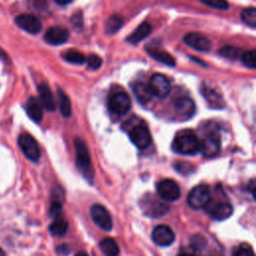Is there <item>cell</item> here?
Segmentation results:
<instances>
[{
  "instance_id": "cell-1",
  "label": "cell",
  "mask_w": 256,
  "mask_h": 256,
  "mask_svg": "<svg viewBox=\"0 0 256 256\" xmlns=\"http://www.w3.org/2000/svg\"><path fill=\"white\" fill-rule=\"evenodd\" d=\"M200 140L189 131H183L177 134L172 142V150L183 155H192L199 151Z\"/></svg>"
},
{
  "instance_id": "cell-2",
  "label": "cell",
  "mask_w": 256,
  "mask_h": 256,
  "mask_svg": "<svg viewBox=\"0 0 256 256\" xmlns=\"http://www.w3.org/2000/svg\"><path fill=\"white\" fill-rule=\"evenodd\" d=\"M76 151V165L79 172L83 175L85 179L92 182L93 180V168L91 163V158L89 150L83 140L77 138L74 142Z\"/></svg>"
},
{
  "instance_id": "cell-3",
  "label": "cell",
  "mask_w": 256,
  "mask_h": 256,
  "mask_svg": "<svg viewBox=\"0 0 256 256\" xmlns=\"http://www.w3.org/2000/svg\"><path fill=\"white\" fill-rule=\"evenodd\" d=\"M210 200V190L205 184H200L192 188L189 192L187 201L191 208L197 210L204 208Z\"/></svg>"
},
{
  "instance_id": "cell-4",
  "label": "cell",
  "mask_w": 256,
  "mask_h": 256,
  "mask_svg": "<svg viewBox=\"0 0 256 256\" xmlns=\"http://www.w3.org/2000/svg\"><path fill=\"white\" fill-rule=\"evenodd\" d=\"M18 144L24 155L31 161L36 162L40 158V149L36 140L28 133H22L18 138Z\"/></svg>"
},
{
  "instance_id": "cell-5",
  "label": "cell",
  "mask_w": 256,
  "mask_h": 256,
  "mask_svg": "<svg viewBox=\"0 0 256 256\" xmlns=\"http://www.w3.org/2000/svg\"><path fill=\"white\" fill-rule=\"evenodd\" d=\"M148 86L152 95L158 98L167 97L171 90V85L169 80L166 78V76L160 73H155L151 76Z\"/></svg>"
},
{
  "instance_id": "cell-6",
  "label": "cell",
  "mask_w": 256,
  "mask_h": 256,
  "mask_svg": "<svg viewBox=\"0 0 256 256\" xmlns=\"http://www.w3.org/2000/svg\"><path fill=\"white\" fill-rule=\"evenodd\" d=\"M204 208L213 219L219 221L228 218L233 212L232 205L225 201L209 200V202L206 204Z\"/></svg>"
},
{
  "instance_id": "cell-7",
  "label": "cell",
  "mask_w": 256,
  "mask_h": 256,
  "mask_svg": "<svg viewBox=\"0 0 256 256\" xmlns=\"http://www.w3.org/2000/svg\"><path fill=\"white\" fill-rule=\"evenodd\" d=\"M157 192L165 201H175L180 197V188L172 179H163L157 184Z\"/></svg>"
},
{
  "instance_id": "cell-8",
  "label": "cell",
  "mask_w": 256,
  "mask_h": 256,
  "mask_svg": "<svg viewBox=\"0 0 256 256\" xmlns=\"http://www.w3.org/2000/svg\"><path fill=\"white\" fill-rule=\"evenodd\" d=\"M129 137L134 145L139 149H145L151 144V134L149 129L143 125L138 124L129 130Z\"/></svg>"
},
{
  "instance_id": "cell-9",
  "label": "cell",
  "mask_w": 256,
  "mask_h": 256,
  "mask_svg": "<svg viewBox=\"0 0 256 256\" xmlns=\"http://www.w3.org/2000/svg\"><path fill=\"white\" fill-rule=\"evenodd\" d=\"M221 141L217 133L211 132L200 141L199 151L205 157H214L220 152Z\"/></svg>"
},
{
  "instance_id": "cell-10",
  "label": "cell",
  "mask_w": 256,
  "mask_h": 256,
  "mask_svg": "<svg viewBox=\"0 0 256 256\" xmlns=\"http://www.w3.org/2000/svg\"><path fill=\"white\" fill-rule=\"evenodd\" d=\"M91 217L93 221L103 230L109 231L112 229V219L108 210L101 204H94L91 207Z\"/></svg>"
},
{
  "instance_id": "cell-11",
  "label": "cell",
  "mask_w": 256,
  "mask_h": 256,
  "mask_svg": "<svg viewBox=\"0 0 256 256\" xmlns=\"http://www.w3.org/2000/svg\"><path fill=\"white\" fill-rule=\"evenodd\" d=\"M109 109L118 115L127 113L131 107V100L125 92H117L109 99Z\"/></svg>"
},
{
  "instance_id": "cell-12",
  "label": "cell",
  "mask_w": 256,
  "mask_h": 256,
  "mask_svg": "<svg viewBox=\"0 0 256 256\" xmlns=\"http://www.w3.org/2000/svg\"><path fill=\"white\" fill-rule=\"evenodd\" d=\"M152 239L159 246H169L175 240L173 230L167 225H158L152 231Z\"/></svg>"
},
{
  "instance_id": "cell-13",
  "label": "cell",
  "mask_w": 256,
  "mask_h": 256,
  "mask_svg": "<svg viewBox=\"0 0 256 256\" xmlns=\"http://www.w3.org/2000/svg\"><path fill=\"white\" fill-rule=\"evenodd\" d=\"M15 22L21 29L30 34H37L42 29L41 22L31 14H20L15 18Z\"/></svg>"
},
{
  "instance_id": "cell-14",
  "label": "cell",
  "mask_w": 256,
  "mask_h": 256,
  "mask_svg": "<svg viewBox=\"0 0 256 256\" xmlns=\"http://www.w3.org/2000/svg\"><path fill=\"white\" fill-rule=\"evenodd\" d=\"M184 42L191 48L201 51V52H208L211 49V42L210 40L205 37L204 35L197 33V32H192L188 33L184 36Z\"/></svg>"
},
{
  "instance_id": "cell-15",
  "label": "cell",
  "mask_w": 256,
  "mask_h": 256,
  "mask_svg": "<svg viewBox=\"0 0 256 256\" xmlns=\"http://www.w3.org/2000/svg\"><path fill=\"white\" fill-rule=\"evenodd\" d=\"M173 108L175 112L183 117L184 119H188L195 113V103L192 99L186 96H181L174 100Z\"/></svg>"
},
{
  "instance_id": "cell-16",
  "label": "cell",
  "mask_w": 256,
  "mask_h": 256,
  "mask_svg": "<svg viewBox=\"0 0 256 256\" xmlns=\"http://www.w3.org/2000/svg\"><path fill=\"white\" fill-rule=\"evenodd\" d=\"M69 38V31L61 26H53L49 28L45 35V41L50 45H61L64 44Z\"/></svg>"
},
{
  "instance_id": "cell-17",
  "label": "cell",
  "mask_w": 256,
  "mask_h": 256,
  "mask_svg": "<svg viewBox=\"0 0 256 256\" xmlns=\"http://www.w3.org/2000/svg\"><path fill=\"white\" fill-rule=\"evenodd\" d=\"M38 93H39V98L42 106L48 111H54L56 105H55L54 96L49 86L45 83L38 85Z\"/></svg>"
},
{
  "instance_id": "cell-18",
  "label": "cell",
  "mask_w": 256,
  "mask_h": 256,
  "mask_svg": "<svg viewBox=\"0 0 256 256\" xmlns=\"http://www.w3.org/2000/svg\"><path fill=\"white\" fill-rule=\"evenodd\" d=\"M143 209L147 215H150L151 217H159L165 214L169 210V207L166 204L162 202H158L153 198V199H145V204L143 206Z\"/></svg>"
},
{
  "instance_id": "cell-19",
  "label": "cell",
  "mask_w": 256,
  "mask_h": 256,
  "mask_svg": "<svg viewBox=\"0 0 256 256\" xmlns=\"http://www.w3.org/2000/svg\"><path fill=\"white\" fill-rule=\"evenodd\" d=\"M201 91H202V95L204 96V98L206 99L210 107L220 109L224 106V102L221 95L211 87L203 85L201 88Z\"/></svg>"
},
{
  "instance_id": "cell-20",
  "label": "cell",
  "mask_w": 256,
  "mask_h": 256,
  "mask_svg": "<svg viewBox=\"0 0 256 256\" xmlns=\"http://www.w3.org/2000/svg\"><path fill=\"white\" fill-rule=\"evenodd\" d=\"M26 112L28 116L36 123L40 122L43 117V109L40 102L35 97H30L26 104Z\"/></svg>"
},
{
  "instance_id": "cell-21",
  "label": "cell",
  "mask_w": 256,
  "mask_h": 256,
  "mask_svg": "<svg viewBox=\"0 0 256 256\" xmlns=\"http://www.w3.org/2000/svg\"><path fill=\"white\" fill-rule=\"evenodd\" d=\"M151 30H152L151 25L147 22H143L127 37L126 40L130 44H137L138 42L146 38L151 33Z\"/></svg>"
},
{
  "instance_id": "cell-22",
  "label": "cell",
  "mask_w": 256,
  "mask_h": 256,
  "mask_svg": "<svg viewBox=\"0 0 256 256\" xmlns=\"http://www.w3.org/2000/svg\"><path fill=\"white\" fill-rule=\"evenodd\" d=\"M146 50H147L148 54L152 58H154L156 61L161 62V63H163L165 65H168V66H171V67L175 66V64H176L175 59L168 52H166L162 49H159V48H154V47L153 48L152 47L147 48Z\"/></svg>"
},
{
  "instance_id": "cell-23",
  "label": "cell",
  "mask_w": 256,
  "mask_h": 256,
  "mask_svg": "<svg viewBox=\"0 0 256 256\" xmlns=\"http://www.w3.org/2000/svg\"><path fill=\"white\" fill-rule=\"evenodd\" d=\"M133 92L138 102L141 104H147L153 96L149 89L148 84L142 82H137L133 85Z\"/></svg>"
},
{
  "instance_id": "cell-24",
  "label": "cell",
  "mask_w": 256,
  "mask_h": 256,
  "mask_svg": "<svg viewBox=\"0 0 256 256\" xmlns=\"http://www.w3.org/2000/svg\"><path fill=\"white\" fill-rule=\"evenodd\" d=\"M99 247L101 251L107 256H117L119 254V247L116 241L112 238H104L101 240Z\"/></svg>"
},
{
  "instance_id": "cell-25",
  "label": "cell",
  "mask_w": 256,
  "mask_h": 256,
  "mask_svg": "<svg viewBox=\"0 0 256 256\" xmlns=\"http://www.w3.org/2000/svg\"><path fill=\"white\" fill-rule=\"evenodd\" d=\"M68 229V223L65 219L57 217L49 226V230L54 236H63L66 234Z\"/></svg>"
},
{
  "instance_id": "cell-26",
  "label": "cell",
  "mask_w": 256,
  "mask_h": 256,
  "mask_svg": "<svg viewBox=\"0 0 256 256\" xmlns=\"http://www.w3.org/2000/svg\"><path fill=\"white\" fill-rule=\"evenodd\" d=\"M58 98H59V106L60 111L63 117H69L71 115V102L68 95L61 89H58Z\"/></svg>"
},
{
  "instance_id": "cell-27",
  "label": "cell",
  "mask_w": 256,
  "mask_h": 256,
  "mask_svg": "<svg viewBox=\"0 0 256 256\" xmlns=\"http://www.w3.org/2000/svg\"><path fill=\"white\" fill-rule=\"evenodd\" d=\"M123 25V19L119 15H112L108 18L105 24V30L107 34H113L118 31Z\"/></svg>"
},
{
  "instance_id": "cell-28",
  "label": "cell",
  "mask_w": 256,
  "mask_h": 256,
  "mask_svg": "<svg viewBox=\"0 0 256 256\" xmlns=\"http://www.w3.org/2000/svg\"><path fill=\"white\" fill-rule=\"evenodd\" d=\"M219 54L229 60H235L242 56V50L236 46L226 45L219 50Z\"/></svg>"
},
{
  "instance_id": "cell-29",
  "label": "cell",
  "mask_w": 256,
  "mask_h": 256,
  "mask_svg": "<svg viewBox=\"0 0 256 256\" xmlns=\"http://www.w3.org/2000/svg\"><path fill=\"white\" fill-rule=\"evenodd\" d=\"M62 57L65 61L73 64H82L86 61L84 54L77 50H67L62 54Z\"/></svg>"
},
{
  "instance_id": "cell-30",
  "label": "cell",
  "mask_w": 256,
  "mask_h": 256,
  "mask_svg": "<svg viewBox=\"0 0 256 256\" xmlns=\"http://www.w3.org/2000/svg\"><path fill=\"white\" fill-rule=\"evenodd\" d=\"M241 18L244 23H246L251 28L256 27V9L254 7L246 8L241 13Z\"/></svg>"
},
{
  "instance_id": "cell-31",
  "label": "cell",
  "mask_w": 256,
  "mask_h": 256,
  "mask_svg": "<svg viewBox=\"0 0 256 256\" xmlns=\"http://www.w3.org/2000/svg\"><path fill=\"white\" fill-rule=\"evenodd\" d=\"M242 62L243 64L250 68L255 69L256 68V52L255 50H250L245 53H242Z\"/></svg>"
},
{
  "instance_id": "cell-32",
  "label": "cell",
  "mask_w": 256,
  "mask_h": 256,
  "mask_svg": "<svg viewBox=\"0 0 256 256\" xmlns=\"http://www.w3.org/2000/svg\"><path fill=\"white\" fill-rule=\"evenodd\" d=\"M204 4L219 10H226L228 9V2L226 0H201Z\"/></svg>"
},
{
  "instance_id": "cell-33",
  "label": "cell",
  "mask_w": 256,
  "mask_h": 256,
  "mask_svg": "<svg viewBox=\"0 0 256 256\" xmlns=\"http://www.w3.org/2000/svg\"><path fill=\"white\" fill-rule=\"evenodd\" d=\"M86 61L88 66L92 69H98L102 65V59L96 54H90Z\"/></svg>"
},
{
  "instance_id": "cell-34",
  "label": "cell",
  "mask_w": 256,
  "mask_h": 256,
  "mask_svg": "<svg viewBox=\"0 0 256 256\" xmlns=\"http://www.w3.org/2000/svg\"><path fill=\"white\" fill-rule=\"evenodd\" d=\"M233 256H254L253 249L248 245L240 246L234 253Z\"/></svg>"
},
{
  "instance_id": "cell-35",
  "label": "cell",
  "mask_w": 256,
  "mask_h": 256,
  "mask_svg": "<svg viewBox=\"0 0 256 256\" xmlns=\"http://www.w3.org/2000/svg\"><path fill=\"white\" fill-rule=\"evenodd\" d=\"M62 211V203L59 201H53L50 206V215L52 217H58Z\"/></svg>"
},
{
  "instance_id": "cell-36",
  "label": "cell",
  "mask_w": 256,
  "mask_h": 256,
  "mask_svg": "<svg viewBox=\"0 0 256 256\" xmlns=\"http://www.w3.org/2000/svg\"><path fill=\"white\" fill-rule=\"evenodd\" d=\"M57 253L60 254V255H67L69 252H70V248L68 245L66 244H62V245H59L56 249Z\"/></svg>"
},
{
  "instance_id": "cell-37",
  "label": "cell",
  "mask_w": 256,
  "mask_h": 256,
  "mask_svg": "<svg viewBox=\"0 0 256 256\" xmlns=\"http://www.w3.org/2000/svg\"><path fill=\"white\" fill-rule=\"evenodd\" d=\"M57 4H59V5H67V4H69L72 0H54Z\"/></svg>"
},
{
  "instance_id": "cell-38",
  "label": "cell",
  "mask_w": 256,
  "mask_h": 256,
  "mask_svg": "<svg viewBox=\"0 0 256 256\" xmlns=\"http://www.w3.org/2000/svg\"><path fill=\"white\" fill-rule=\"evenodd\" d=\"M75 256H89L85 251H79L75 254Z\"/></svg>"
},
{
  "instance_id": "cell-39",
  "label": "cell",
  "mask_w": 256,
  "mask_h": 256,
  "mask_svg": "<svg viewBox=\"0 0 256 256\" xmlns=\"http://www.w3.org/2000/svg\"><path fill=\"white\" fill-rule=\"evenodd\" d=\"M179 256H195V255L190 254V253H183V254H180Z\"/></svg>"
},
{
  "instance_id": "cell-40",
  "label": "cell",
  "mask_w": 256,
  "mask_h": 256,
  "mask_svg": "<svg viewBox=\"0 0 256 256\" xmlns=\"http://www.w3.org/2000/svg\"><path fill=\"white\" fill-rule=\"evenodd\" d=\"M0 256H5V253L1 248H0Z\"/></svg>"
}]
</instances>
